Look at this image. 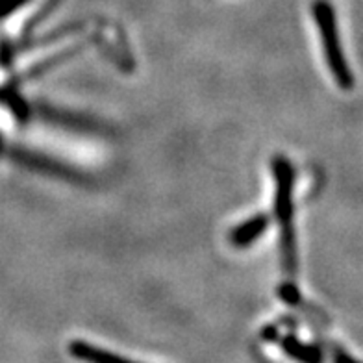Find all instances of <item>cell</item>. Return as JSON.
Segmentation results:
<instances>
[{
  "label": "cell",
  "mask_w": 363,
  "mask_h": 363,
  "mask_svg": "<svg viewBox=\"0 0 363 363\" xmlns=\"http://www.w3.org/2000/svg\"><path fill=\"white\" fill-rule=\"evenodd\" d=\"M313 19H315L317 28H319L326 63H328V69L332 72V77H334L335 84L341 89H352L354 74L350 71L347 60H345L335 11L328 0H315L313 2Z\"/></svg>",
  "instance_id": "obj_1"
},
{
  "label": "cell",
  "mask_w": 363,
  "mask_h": 363,
  "mask_svg": "<svg viewBox=\"0 0 363 363\" xmlns=\"http://www.w3.org/2000/svg\"><path fill=\"white\" fill-rule=\"evenodd\" d=\"M272 174L277 180L274 191V213L282 225V250L284 262L289 271L295 269V238H293V186L295 171L284 156L272 160Z\"/></svg>",
  "instance_id": "obj_2"
},
{
  "label": "cell",
  "mask_w": 363,
  "mask_h": 363,
  "mask_svg": "<svg viewBox=\"0 0 363 363\" xmlns=\"http://www.w3.org/2000/svg\"><path fill=\"white\" fill-rule=\"evenodd\" d=\"M269 226V217L263 216V213H258V216H254L252 219L245 220L239 226H235L232 230V234H230V241L234 247L238 249H245V247H250V245L263 235V232L267 230Z\"/></svg>",
  "instance_id": "obj_3"
},
{
  "label": "cell",
  "mask_w": 363,
  "mask_h": 363,
  "mask_svg": "<svg viewBox=\"0 0 363 363\" xmlns=\"http://www.w3.org/2000/svg\"><path fill=\"white\" fill-rule=\"evenodd\" d=\"M69 352L77 359H84V362H126V358H123V356H117V354L108 352L104 349H96V347H93L89 343H84V341H74V343H71Z\"/></svg>",
  "instance_id": "obj_4"
},
{
  "label": "cell",
  "mask_w": 363,
  "mask_h": 363,
  "mask_svg": "<svg viewBox=\"0 0 363 363\" xmlns=\"http://www.w3.org/2000/svg\"><path fill=\"white\" fill-rule=\"evenodd\" d=\"M282 347H284V352L289 354L291 358L298 359V362H308V363H313V362H319L323 358V354H320L319 349L315 347H310V345L302 343L295 337V335H287L286 340L282 341Z\"/></svg>",
  "instance_id": "obj_5"
},
{
  "label": "cell",
  "mask_w": 363,
  "mask_h": 363,
  "mask_svg": "<svg viewBox=\"0 0 363 363\" xmlns=\"http://www.w3.org/2000/svg\"><path fill=\"white\" fill-rule=\"evenodd\" d=\"M28 0H0V19H4L8 15L15 13L21 6H24Z\"/></svg>",
  "instance_id": "obj_6"
}]
</instances>
